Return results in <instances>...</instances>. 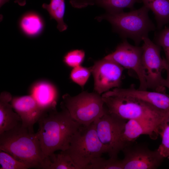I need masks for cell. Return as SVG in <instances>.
I'll return each mask as SVG.
<instances>
[{
    "instance_id": "cell-4",
    "label": "cell",
    "mask_w": 169,
    "mask_h": 169,
    "mask_svg": "<svg viewBox=\"0 0 169 169\" xmlns=\"http://www.w3.org/2000/svg\"><path fill=\"white\" fill-rule=\"evenodd\" d=\"M101 97L109 113L126 120L159 119L167 110L135 98L113 93L110 90L104 93Z\"/></svg>"
},
{
    "instance_id": "cell-26",
    "label": "cell",
    "mask_w": 169,
    "mask_h": 169,
    "mask_svg": "<svg viewBox=\"0 0 169 169\" xmlns=\"http://www.w3.org/2000/svg\"><path fill=\"white\" fill-rule=\"evenodd\" d=\"M160 30L155 33L154 39L155 44L163 48L165 59L169 64V27L165 26Z\"/></svg>"
},
{
    "instance_id": "cell-19",
    "label": "cell",
    "mask_w": 169,
    "mask_h": 169,
    "mask_svg": "<svg viewBox=\"0 0 169 169\" xmlns=\"http://www.w3.org/2000/svg\"><path fill=\"white\" fill-rule=\"evenodd\" d=\"M19 26L25 34L29 36H34L41 33L43 28L44 23L38 14L30 12L22 17Z\"/></svg>"
},
{
    "instance_id": "cell-24",
    "label": "cell",
    "mask_w": 169,
    "mask_h": 169,
    "mask_svg": "<svg viewBox=\"0 0 169 169\" xmlns=\"http://www.w3.org/2000/svg\"><path fill=\"white\" fill-rule=\"evenodd\" d=\"M0 169H27L29 167L8 153L0 151Z\"/></svg>"
},
{
    "instance_id": "cell-3",
    "label": "cell",
    "mask_w": 169,
    "mask_h": 169,
    "mask_svg": "<svg viewBox=\"0 0 169 169\" xmlns=\"http://www.w3.org/2000/svg\"><path fill=\"white\" fill-rule=\"evenodd\" d=\"M149 9L144 5L128 12H107L98 18L99 20L105 19L111 25L115 32L124 39H132L136 45L154 31L156 27L148 16Z\"/></svg>"
},
{
    "instance_id": "cell-14",
    "label": "cell",
    "mask_w": 169,
    "mask_h": 169,
    "mask_svg": "<svg viewBox=\"0 0 169 169\" xmlns=\"http://www.w3.org/2000/svg\"><path fill=\"white\" fill-rule=\"evenodd\" d=\"M110 91L115 94L140 100L162 110H169V95L166 93L142 90L133 86L115 88Z\"/></svg>"
},
{
    "instance_id": "cell-22",
    "label": "cell",
    "mask_w": 169,
    "mask_h": 169,
    "mask_svg": "<svg viewBox=\"0 0 169 169\" xmlns=\"http://www.w3.org/2000/svg\"><path fill=\"white\" fill-rule=\"evenodd\" d=\"M141 3V0H97L96 3L110 13L123 11L125 8L133 9L136 3Z\"/></svg>"
},
{
    "instance_id": "cell-31",
    "label": "cell",
    "mask_w": 169,
    "mask_h": 169,
    "mask_svg": "<svg viewBox=\"0 0 169 169\" xmlns=\"http://www.w3.org/2000/svg\"><path fill=\"white\" fill-rule=\"evenodd\" d=\"M10 0H0V6L1 7L3 5Z\"/></svg>"
},
{
    "instance_id": "cell-2",
    "label": "cell",
    "mask_w": 169,
    "mask_h": 169,
    "mask_svg": "<svg viewBox=\"0 0 169 169\" xmlns=\"http://www.w3.org/2000/svg\"><path fill=\"white\" fill-rule=\"evenodd\" d=\"M0 151L8 153L29 168L41 169L43 158L37 133L30 132L21 123L0 134Z\"/></svg>"
},
{
    "instance_id": "cell-6",
    "label": "cell",
    "mask_w": 169,
    "mask_h": 169,
    "mask_svg": "<svg viewBox=\"0 0 169 169\" xmlns=\"http://www.w3.org/2000/svg\"><path fill=\"white\" fill-rule=\"evenodd\" d=\"M62 98L61 105L81 125H89L101 117L107 110L101 96L95 92L84 91L74 96L66 94Z\"/></svg>"
},
{
    "instance_id": "cell-20",
    "label": "cell",
    "mask_w": 169,
    "mask_h": 169,
    "mask_svg": "<svg viewBox=\"0 0 169 169\" xmlns=\"http://www.w3.org/2000/svg\"><path fill=\"white\" fill-rule=\"evenodd\" d=\"M42 7L48 12L51 19L56 21L58 24L57 27L60 32L67 29L68 26L64 21L65 8V0H50L49 4L44 3Z\"/></svg>"
},
{
    "instance_id": "cell-30",
    "label": "cell",
    "mask_w": 169,
    "mask_h": 169,
    "mask_svg": "<svg viewBox=\"0 0 169 169\" xmlns=\"http://www.w3.org/2000/svg\"><path fill=\"white\" fill-rule=\"evenodd\" d=\"M27 0H15L14 3H17L20 6H24L26 3Z\"/></svg>"
},
{
    "instance_id": "cell-1",
    "label": "cell",
    "mask_w": 169,
    "mask_h": 169,
    "mask_svg": "<svg viewBox=\"0 0 169 169\" xmlns=\"http://www.w3.org/2000/svg\"><path fill=\"white\" fill-rule=\"evenodd\" d=\"M62 110L44 112L38 123L37 133L43 159L58 150L69 148L72 137L81 126L74 120L67 110L61 105Z\"/></svg>"
},
{
    "instance_id": "cell-10",
    "label": "cell",
    "mask_w": 169,
    "mask_h": 169,
    "mask_svg": "<svg viewBox=\"0 0 169 169\" xmlns=\"http://www.w3.org/2000/svg\"><path fill=\"white\" fill-rule=\"evenodd\" d=\"M94 79V90L100 95L113 88H120L124 68L115 62L104 58L90 67Z\"/></svg>"
},
{
    "instance_id": "cell-8",
    "label": "cell",
    "mask_w": 169,
    "mask_h": 169,
    "mask_svg": "<svg viewBox=\"0 0 169 169\" xmlns=\"http://www.w3.org/2000/svg\"><path fill=\"white\" fill-rule=\"evenodd\" d=\"M126 121L110 113L107 109L101 117L94 122L98 138L110 157L117 158L124 148L121 136Z\"/></svg>"
},
{
    "instance_id": "cell-23",
    "label": "cell",
    "mask_w": 169,
    "mask_h": 169,
    "mask_svg": "<svg viewBox=\"0 0 169 169\" xmlns=\"http://www.w3.org/2000/svg\"><path fill=\"white\" fill-rule=\"evenodd\" d=\"M85 169H123L122 160L110 157L106 159L101 156L93 159Z\"/></svg>"
},
{
    "instance_id": "cell-9",
    "label": "cell",
    "mask_w": 169,
    "mask_h": 169,
    "mask_svg": "<svg viewBox=\"0 0 169 169\" xmlns=\"http://www.w3.org/2000/svg\"><path fill=\"white\" fill-rule=\"evenodd\" d=\"M142 54L141 47L132 45L125 39L114 52L104 58L115 62L124 69L133 70L139 79V89L147 90L148 88L142 62Z\"/></svg>"
},
{
    "instance_id": "cell-16",
    "label": "cell",
    "mask_w": 169,
    "mask_h": 169,
    "mask_svg": "<svg viewBox=\"0 0 169 169\" xmlns=\"http://www.w3.org/2000/svg\"><path fill=\"white\" fill-rule=\"evenodd\" d=\"M12 97L10 93L3 92L0 95V134L9 131L21 123L18 115L13 110L10 102Z\"/></svg>"
},
{
    "instance_id": "cell-29",
    "label": "cell",
    "mask_w": 169,
    "mask_h": 169,
    "mask_svg": "<svg viewBox=\"0 0 169 169\" xmlns=\"http://www.w3.org/2000/svg\"><path fill=\"white\" fill-rule=\"evenodd\" d=\"M164 64L165 69L166 71L167 74V76L166 79L167 84V88L169 89V64L167 63L165 58H164Z\"/></svg>"
},
{
    "instance_id": "cell-11",
    "label": "cell",
    "mask_w": 169,
    "mask_h": 169,
    "mask_svg": "<svg viewBox=\"0 0 169 169\" xmlns=\"http://www.w3.org/2000/svg\"><path fill=\"white\" fill-rule=\"evenodd\" d=\"M123 169H156L165 158L157 149L150 150L145 145L132 143L122 150Z\"/></svg>"
},
{
    "instance_id": "cell-15",
    "label": "cell",
    "mask_w": 169,
    "mask_h": 169,
    "mask_svg": "<svg viewBox=\"0 0 169 169\" xmlns=\"http://www.w3.org/2000/svg\"><path fill=\"white\" fill-rule=\"evenodd\" d=\"M31 95L44 112L56 110L58 94L53 84L46 81L38 82L32 86Z\"/></svg>"
},
{
    "instance_id": "cell-18",
    "label": "cell",
    "mask_w": 169,
    "mask_h": 169,
    "mask_svg": "<svg viewBox=\"0 0 169 169\" xmlns=\"http://www.w3.org/2000/svg\"><path fill=\"white\" fill-rule=\"evenodd\" d=\"M42 169H80L71 157L64 151L54 153L44 158L42 161Z\"/></svg>"
},
{
    "instance_id": "cell-13",
    "label": "cell",
    "mask_w": 169,
    "mask_h": 169,
    "mask_svg": "<svg viewBox=\"0 0 169 169\" xmlns=\"http://www.w3.org/2000/svg\"><path fill=\"white\" fill-rule=\"evenodd\" d=\"M163 116L158 119H141L128 120L125 124L121 136L124 148L133 143L142 135H147L153 139L156 138L159 136L157 125Z\"/></svg>"
},
{
    "instance_id": "cell-28",
    "label": "cell",
    "mask_w": 169,
    "mask_h": 169,
    "mask_svg": "<svg viewBox=\"0 0 169 169\" xmlns=\"http://www.w3.org/2000/svg\"><path fill=\"white\" fill-rule=\"evenodd\" d=\"M97 0H70L72 6L76 8H82L96 3Z\"/></svg>"
},
{
    "instance_id": "cell-7",
    "label": "cell",
    "mask_w": 169,
    "mask_h": 169,
    "mask_svg": "<svg viewBox=\"0 0 169 169\" xmlns=\"http://www.w3.org/2000/svg\"><path fill=\"white\" fill-rule=\"evenodd\" d=\"M142 62L148 88L166 93L167 84L162 75L165 69L164 58L161 56V47L152 41L148 36L143 39Z\"/></svg>"
},
{
    "instance_id": "cell-27",
    "label": "cell",
    "mask_w": 169,
    "mask_h": 169,
    "mask_svg": "<svg viewBox=\"0 0 169 169\" xmlns=\"http://www.w3.org/2000/svg\"><path fill=\"white\" fill-rule=\"evenodd\" d=\"M85 56L82 50L75 49L68 52L64 56L63 61L68 66L73 68L81 65Z\"/></svg>"
},
{
    "instance_id": "cell-5",
    "label": "cell",
    "mask_w": 169,
    "mask_h": 169,
    "mask_svg": "<svg viewBox=\"0 0 169 169\" xmlns=\"http://www.w3.org/2000/svg\"><path fill=\"white\" fill-rule=\"evenodd\" d=\"M64 151L80 169H85L93 159L106 153L97 136L94 122L88 126L81 125Z\"/></svg>"
},
{
    "instance_id": "cell-17",
    "label": "cell",
    "mask_w": 169,
    "mask_h": 169,
    "mask_svg": "<svg viewBox=\"0 0 169 169\" xmlns=\"http://www.w3.org/2000/svg\"><path fill=\"white\" fill-rule=\"evenodd\" d=\"M141 0L154 13L158 30L169 23V0Z\"/></svg>"
},
{
    "instance_id": "cell-32",
    "label": "cell",
    "mask_w": 169,
    "mask_h": 169,
    "mask_svg": "<svg viewBox=\"0 0 169 169\" xmlns=\"http://www.w3.org/2000/svg\"><path fill=\"white\" fill-rule=\"evenodd\" d=\"M167 158H169V156H168V157Z\"/></svg>"
},
{
    "instance_id": "cell-25",
    "label": "cell",
    "mask_w": 169,
    "mask_h": 169,
    "mask_svg": "<svg viewBox=\"0 0 169 169\" xmlns=\"http://www.w3.org/2000/svg\"><path fill=\"white\" fill-rule=\"evenodd\" d=\"M91 73L90 68L80 65L73 68L70 74V78L73 82L83 88L88 80Z\"/></svg>"
},
{
    "instance_id": "cell-21",
    "label": "cell",
    "mask_w": 169,
    "mask_h": 169,
    "mask_svg": "<svg viewBox=\"0 0 169 169\" xmlns=\"http://www.w3.org/2000/svg\"><path fill=\"white\" fill-rule=\"evenodd\" d=\"M157 132L161 141L157 149L165 158L169 155V110H167L157 125Z\"/></svg>"
},
{
    "instance_id": "cell-12",
    "label": "cell",
    "mask_w": 169,
    "mask_h": 169,
    "mask_svg": "<svg viewBox=\"0 0 169 169\" xmlns=\"http://www.w3.org/2000/svg\"><path fill=\"white\" fill-rule=\"evenodd\" d=\"M10 103L20 117L22 125L34 133V125L45 112L31 95L12 97Z\"/></svg>"
}]
</instances>
